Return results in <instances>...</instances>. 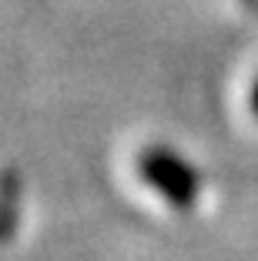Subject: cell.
Masks as SVG:
<instances>
[{
    "instance_id": "obj_2",
    "label": "cell",
    "mask_w": 258,
    "mask_h": 261,
    "mask_svg": "<svg viewBox=\"0 0 258 261\" xmlns=\"http://www.w3.org/2000/svg\"><path fill=\"white\" fill-rule=\"evenodd\" d=\"M251 111L258 114V81H255V87H251Z\"/></svg>"
},
{
    "instance_id": "obj_1",
    "label": "cell",
    "mask_w": 258,
    "mask_h": 261,
    "mask_svg": "<svg viewBox=\"0 0 258 261\" xmlns=\"http://www.w3.org/2000/svg\"><path fill=\"white\" fill-rule=\"evenodd\" d=\"M137 171L148 185L175 207H195L198 194H201V177L198 171L184 161L171 147H148L137 158Z\"/></svg>"
}]
</instances>
